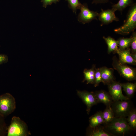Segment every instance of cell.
<instances>
[{"label": "cell", "instance_id": "6da1fadb", "mask_svg": "<svg viewBox=\"0 0 136 136\" xmlns=\"http://www.w3.org/2000/svg\"><path fill=\"white\" fill-rule=\"evenodd\" d=\"M136 28V4L134 3L130 6L123 24L114 31L117 33L126 35L134 31Z\"/></svg>", "mask_w": 136, "mask_h": 136}, {"label": "cell", "instance_id": "7a4b0ae2", "mask_svg": "<svg viewBox=\"0 0 136 136\" xmlns=\"http://www.w3.org/2000/svg\"><path fill=\"white\" fill-rule=\"evenodd\" d=\"M31 134L26 124L19 117L14 116L8 127L7 136H27Z\"/></svg>", "mask_w": 136, "mask_h": 136}, {"label": "cell", "instance_id": "3957f363", "mask_svg": "<svg viewBox=\"0 0 136 136\" xmlns=\"http://www.w3.org/2000/svg\"><path fill=\"white\" fill-rule=\"evenodd\" d=\"M105 124L107 130L112 135H124L131 129L125 117L115 118Z\"/></svg>", "mask_w": 136, "mask_h": 136}, {"label": "cell", "instance_id": "277c9868", "mask_svg": "<svg viewBox=\"0 0 136 136\" xmlns=\"http://www.w3.org/2000/svg\"><path fill=\"white\" fill-rule=\"evenodd\" d=\"M112 65L121 76L127 80L130 81L136 79L135 69L121 63L115 56L113 58Z\"/></svg>", "mask_w": 136, "mask_h": 136}, {"label": "cell", "instance_id": "5b68a950", "mask_svg": "<svg viewBox=\"0 0 136 136\" xmlns=\"http://www.w3.org/2000/svg\"><path fill=\"white\" fill-rule=\"evenodd\" d=\"M16 108L14 97L6 93L0 95V113L5 117L12 113Z\"/></svg>", "mask_w": 136, "mask_h": 136}, {"label": "cell", "instance_id": "8992f818", "mask_svg": "<svg viewBox=\"0 0 136 136\" xmlns=\"http://www.w3.org/2000/svg\"><path fill=\"white\" fill-rule=\"evenodd\" d=\"M129 100L113 101L111 106L115 118H125L127 116L132 109Z\"/></svg>", "mask_w": 136, "mask_h": 136}, {"label": "cell", "instance_id": "52a82bcc", "mask_svg": "<svg viewBox=\"0 0 136 136\" xmlns=\"http://www.w3.org/2000/svg\"><path fill=\"white\" fill-rule=\"evenodd\" d=\"M79 9L80 12L78 16L79 22L85 24L93 20L97 19L99 13L90 10L86 4H82Z\"/></svg>", "mask_w": 136, "mask_h": 136}, {"label": "cell", "instance_id": "ba28073f", "mask_svg": "<svg viewBox=\"0 0 136 136\" xmlns=\"http://www.w3.org/2000/svg\"><path fill=\"white\" fill-rule=\"evenodd\" d=\"M109 93L113 101L125 100L129 98L123 95L121 83L114 81L108 85Z\"/></svg>", "mask_w": 136, "mask_h": 136}, {"label": "cell", "instance_id": "9c48e42d", "mask_svg": "<svg viewBox=\"0 0 136 136\" xmlns=\"http://www.w3.org/2000/svg\"><path fill=\"white\" fill-rule=\"evenodd\" d=\"M77 94L87 106L86 111L89 114L92 107L98 103L94 93L86 91L77 90Z\"/></svg>", "mask_w": 136, "mask_h": 136}, {"label": "cell", "instance_id": "30bf717a", "mask_svg": "<svg viewBox=\"0 0 136 136\" xmlns=\"http://www.w3.org/2000/svg\"><path fill=\"white\" fill-rule=\"evenodd\" d=\"M115 11L112 9L104 10L101 9V12L98 14V17L101 23V25L107 24L113 21H118L119 19L115 14Z\"/></svg>", "mask_w": 136, "mask_h": 136}, {"label": "cell", "instance_id": "8fae6325", "mask_svg": "<svg viewBox=\"0 0 136 136\" xmlns=\"http://www.w3.org/2000/svg\"><path fill=\"white\" fill-rule=\"evenodd\" d=\"M131 49L128 48L123 50H120L119 49L116 53L118 55L119 60L121 63L135 65L136 60L133 59L131 55Z\"/></svg>", "mask_w": 136, "mask_h": 136}, {"label": "cell", "instance_id": "7c38bea8", "mask_svg": "<svg viewBox=\"0 0 136 136\" xmlns=\"http://www.w3.org/2000/svg\"><path fill=\"white\" fill-rule=\"evenodd\" d=\"M102 80V83L105 85H108L115 81L113 74L114 70L112 68L104 66L99 68Z\"/></svg>", "mask_w": 136, "mask_h": 136}, {"label": "cell", "instance_id": "4fadbf2b", "mask_svg": "<svg viewBox=\"0 0 136 136\" xmlns=\"http://www.w3.org/2000/svg\"><path fill=\"white\" fill-rule=\"evenodd\" d=\"M94 94L98 103H102L106 106H111L113 101L109 93L100 90L96 91Z\"/></svg>", "mask_w": 136, "mask_h": 136}, {"label": "cell", "instance_id": "5bb4252c", "mask_svg": "<svg viewBox=\"0 0 136 136\" xmlns=\"http://www.w3.org/2000/svg\"><path fill=\"white\" fill-rule=\"evenodd\" d=\"M90 127L94 128L100 124L104 123L102 112H97L91 116L89 119Z\"/></svg>", "mask_w": 136, "mask_h": 136}, {"label": "cell", "instance_id": "9a60e30c", "mask_svg": "<svg viewBox=\"0 0 136 136\" xmlns=\"http://www.w3.org/2000/svg\"><path fill=\"white\" fill-rule=\"evenodd\" d=\"M108 46V53L109 54L111 52L116 53L118 50V43L117 40L110 36L107 37H103Z\"/></svg>", "mask_w": 136, "mask_h": 136}, {"label": "cell", "instance_id": "2e32d148", "mask_svg": "<svg viewBox=\"0 0 136 136\" xmlns=\"http://www.w3.org/2000/svg\"><path fill=\"white\" fill-rule=\"evenodd\" d=\"M95 68V65H93L90 69L84 70L83 71L84 79L83 82L86 81L87 84H94Z\"/></svg>", "mask_w": 136, "mask_h": 136}, {"label": "cell", "instance_id": "e0dca14e", "mask_svg": "<svg viewBox=\"0 0 136 136\" xmlns=\"http://www.w3.org/2000/svg\"><path fill=\"white\" fill-rule=\"evenodd\" d=\"M133 4V0H119L117 4L113 5L112 9L115 11H118L122 12L126 8L130 6Z\"/></svg>", "mask_w": 136, "mask_h": 136}, {"label": "cell", "instance_id": "ac0fdd59", "mask_svg": "<svg viewBox=\"0 0 136 136\" xmlns=\"http://www.w3.org/2000/svg\"><path fill=\"white\" fill-rule=\"evenodd\" d=\"M122 88L125 92L128 97H131L134 93L136 89V83L127 82L121 83Z\"/></svg>", "mask_w": 136, "mask_h": 136}, {"label": "cell", "instance_id": "d6986e66", "mask_svg": "<svg viewBox=\"0 0 136 136\" xmlns=\"http://www.w3.org/2000/svg\"><path fill=\"white\" fill-rule=\"evenodd\" d=\"M111 106H107L106 109L102 112L104 123L105 124L110 123L115 118Z\"/></svg>", "mask_w": 136, "mask_h": 136}, {"label": "cell", "instance_id": "ffe728a7", "mask_svg": "<svg viewBox=\"0 0 136 136\" xmlns=\"http://www.w3.org/2000/svg\"><path fill=\"white\" fill-rule=\"evenodd\" d=\"M126 119L131 129H135L136 128V110L132 109L129 112Z\"/></svg>", "mask_w": 136, "mask_h": 136}, {"label": "cell", "instance_id": "44dd1931", "mask_svg": "<svg viewBox=\"0 0 136 136\" xmlns=\"http://www.w3.org/2000/svg\"><path fill=\"white\" fill-rule=\"evenodd\" d=\"M98 126L92 128L90 131L88 133V135L91 136H110L112 135L105 131L104 129L98 127Z\"/></svg>", "mask_w": 136, "mask_h": 136}, {"label": "cell", "instance_id": "7402d4cb", "mask_svg": "<svg viewBox=\"0 0 136 136\" xmlns=\"http://www.w3.org/2000/svg\"><path fill=\"white\" fill-rule=\"evenodd\" d=\"M131 36L129 38H120L117 40L118 49L123 50L129 47L132 40Z\"/></svg>", "mask_w": 136, "mask_h": 136}, {"label": "cell", "instance_id": "603a6c76", "mask_svg": "<svg viewBox=\"0 0 136 136\" xmlns=\"http://www.w3.org/2000/svg\"><path fill=\"white\" fill-rule=\"evenodd\" d=\"M7 128L5 117L0 113V136L6 135L7 134Z\"/></svg>", "mask_w": 136, "mask_h": 136}, {"label": "cell", "instance_id": "cb8c5ba5", "mask_svg": "<svg viewBox=\"0 0 136 136\" xmlns=\"http://www.w3.org/2000/svg\"><path fill=\"white\" fill-rule=\"evenodd\" d=\"M68 3L69 7L73 12L76 13L77 9H80L82 4L79 0H66Z\"/></svg>", "mask_w": 136, "mask_h": 136}, {"label": "cell", "instance_id": "d4e9b609", "mask_svg": "<svg viewBox=\"0 0 136 136\" xmlns=\"http://www.w3.org/2000/svg\"><path fill=\"white\" fill-rule=\"evenodd\" d=\"M102 80L99 68H95V79L94 83L95 87L98 86L100 82H102Z\"/></svg>", "mask_w": 136, "mask_h": 136}, {"label": "cell", "instance_id": "484cf974", "mask_svg": "<svg viewBox=\"0 0 136 136\" xmlns=\"http://www.w3.org/2000/svg\"><path fill=\"white\" fill-rule=\"evenodd\" d=\"M132 40L130 46L131 47L132 53H136V32L133 31L132 32L131 36Z\"/></svg>", "mask_w": 136, "mask_h": 136}, {"label": "cell", "instance_id": "4316f807", "mask_svg": "<svg viewBox=\"0 0 136 136\" xmlns=\"http://www.w3.org/2000/svg\"><path fill=\"white\" fill-rule=\"evenodd\" d=\"M43 3V7L46 8L47 6L50 5L53 3H56L60 0H41Z\"/></svg>", "mask_w": 136, "mask_h": 136}, {"label": "cell", "instance_id": "83f0119b", "mask_svg": "<svg viewBox=\"0 0 136 136\" xmlns=\"http://www.w3.org/2000/svg\"><path fill=\"white\" fill-rule=\"evenodd\" d=\"M8 60V57L7 55L0 54V64L7 62Z\"/></svg>", "mask_w": 136, "mask_h": 136}, {"label": "cell", "instance_id": "f1b7e54d", "mask_svg": "<svg viewBox=\"0 0 136 136\" xmlns=\"http://www.w3.org/2000/svg\"><path fill=\"white\" fill-rule=\"evenodd\" d=\"M109 0H92V4H98L107 3Z\"/></svg>", "mask_w": 136, "mask_h": 136}, {"label": "cell", "instance_id": "f546056e", "mask_svg": "<svg viewBox=\"0 0 136 136\" xmlns=\"http://www.w3.org/2000/svg\"><path fill=\"white\" fill-rule=\"evenodd\" d=\"M131 55L132 58L134 60H136V53H131Z\"/></svg>", "mask_w": 136, "mask_h": 136}]
</instances>
